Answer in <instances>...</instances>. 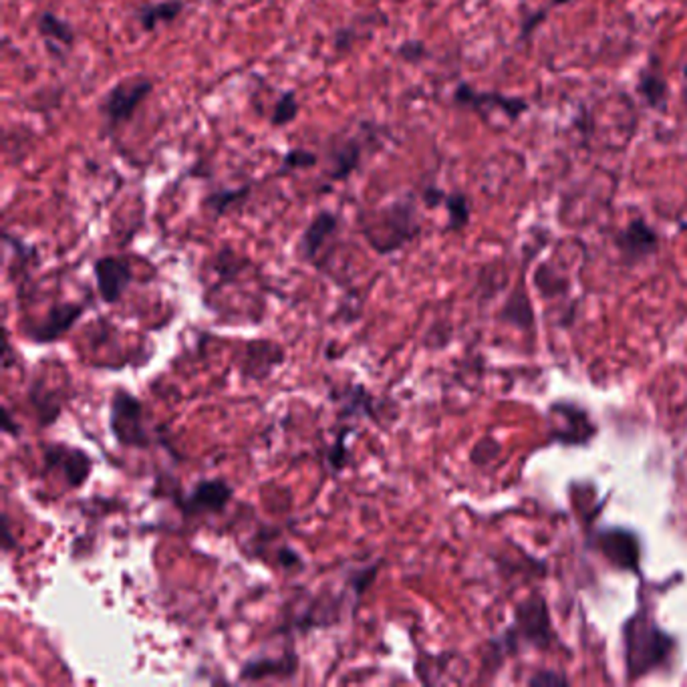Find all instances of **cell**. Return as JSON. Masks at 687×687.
<instances>
[{
    "label": "cell",
    "mask_w": 687,
    "mask_h": 687,
    "mask_svg": "<svg viewBox=\"0 0 687 687\" xmlns=\"http://www.w3.org/2000/svg\"><path fill=\"white\" fill-rule=\"evenodd\" d=\"M674 649V637L666 633L647 611L635 613L623 625V655L629 679H641L663 667Z\"/></svg>",
    "instance_id": "cell-1"
},
{
    "label": "cell",
    "mask_w": 687,
    "mask_h": 687,
    "mask_svg": "<svg viewBox=\"0 0 687 687\" xmlns=\"http://www.w3.org/2000/svg\"><path fill=\"white\" fill-rule=\"evenodd\" d=\"M420 230L421 224L410 198L395 199L371 214H361V233L371 249L379 254L399 250L411 242Z\"/></svg>",
    "instance_id": "cell-2"
},
{
    "label": "cell",
    "mask_w": 687,
    "mask_h": 687,
    "mask_svg": "<svg viewBox=\"0 0 687 687\" xmlns=\"http://www.w3.org/2000/svg\"><path fill=\"white\" fill-rule=\"evenodd\" d=\"M154 93V81L148 75H127L103 95L99 103V115L107 131H117L119 127L130 123L138 109Z\"/></svg>",
    "instance_id": "cell-3"
},
{
    "label": "cell",
    "mask_w": 687,
    "mask_h": 687,
    "mask_svg": "<svg viewBox=\"0 0 687 687\" xmlns=\"http://www.w3.org/2000/svg\"><path fill=\"white\" fill-rule=\"evenodd\" d=\"M506 639H502L506 651H514L518 641L537 649H547L555 641V631L550 625V615L547 601L539 595H532L516 606L514 627L506 631Z\"/></svg>",
    "instance_id": "cell-4"
},
{
    "label": "cell",
    "mask_w": 687,
    "mask_h": 687,
    "mask_svg": "<svg viewBox=\"0 0 687 687\" xmlns=\"http://www.w3.org/2000/svg\"><path fill=\"white\" fill-rule=\"evenodd\" d=\"M452 99L458 107L472 109L482 117L488 115L490 109H498L506 117L513 119V122H516L518 117L529 111V101L524 98H510V95H502V93L476 91L470 83H460L455 87Z\"/></svg>",
    "instance_id": "cell-5"
},
{
    "label": "cell",
    "mask_w": 687,
    "mask_h": 687,
    "mask_svg": "<svg viewBox=\"0 0 687 687\" xmlns=\"http://www.w3.org/2000/svg\"><path fill=\"white\" fill-rule=\"evenodd\" d=\"M111 431L119 444L140 447L148 444L141 403L125 391H117L111 403Z\"/></svg>",
    "instance_id": "cell-6"
},
{
    "label": "cell",
    "mask_w": 687,
    "mask_h": 687,
    "mask_svg": "<svg viewBox=\"0 0 687 687\" xmlns=\"http://www.w3.org/2000/svg\"><path fill=\"white\" fill-rule=\"evenodd\" d=\"M553 437L561 444L582 445L595 436V426L589 413L571 402H558L548 411Z\"/></svg>",
    "instance_id": "cell-7"
},
{
    "label": "cell",
    "mask_w": 687,
    "mask_h": 687,
    "mask_svg": "<svg viewBox=\"0 0 687 687\" xmlns=\"http://www.w3.org/2000/svg\"><path fill=\"white\" fill-rule=\"evenodd\" d=\"M615 246H617L621 259L627 265H635V262H641L657 252L659 234L643 218H633L625 228L615 234Z\"/></svg>",
    "instance_id": "cell-8"
},
{
    "label": "cell",
    "mask_w": 687,
    "mask_h": 687,
    "mask_svg": "<svg viewBox=\"0 0 687 687\" xmlns=\"http://www.w3.org/2000/svg\"><path fill=\"white\" fill-rule=\"evenodd\" d=\"M595 545L605 555L606 561L617 566V569L633 572L639 571L641 547H639V539L631 530L606 529L597 534Z\"/></svg>",
    "instance_id": "cell-9"
},
{
    "label": "cell",
    "mask_w": 687,
    "mask_h": 687,
    "mask_svg": "<svg viewBox=\"0 0 687 687\" xmlns=\"http://www.w3.org/2000/svg\"><path fill=\"white\" fill-rule=\"evenodd\" d=\"M95 278L101 299L106 302H117L131 283V267L127 260L117 257H103L93 265Z\"/></svg>",
    "instance_id": "cell-10"
},
{
    "label": "cell",
    "mask_w": 687,
    "mask_h": 687,
    "mask_svg": "<svg viewBox=\"0 0 687 687\" xmlns=\"http://www.w3.org/2000/svg\"><path fill=\"white\" fill-rule=\"evenodd\" d=\"M233 498V488L224 480H204L191 490L186 500H182V508L186 514L198 513H220Z\"/></svg>",
    "instance_id": "cell-11"
},
{
    "label": "cell",
    "mask_w": 687,
    "mask_h": 687,
    "mask_svg": "<svg viewBox=\"0 0 687 687\" xmlns=\"http://www.w3.org/2000/svg\"><path fill=\"white\" fill-rule=\"evenodd\" d=\"M365 143L359 138H339L329 151L331 167L325 172L329 182H343L359 170L363 162Z\"/></svg>",
    "instance_id": "cell-12"
},
{
    "label": "cell",
    "mask_w": 687,
    "mask_h": 687,
    "mask_svg": "<svg viewBox=\"0 0 687 687\" xmlns=\"http://www.w3.org/2000/svg\"><path fill=\"white\" fill-rule=\"evenodd\" d=\"M37 30L38 35L49 49L51 57L63 61L61 51H57V45L63 47V49H71L77 41V30L71 25L67 19H61L59 14H55L53 11H45L38 14L37 19Z\"/></svg>",
    "instance_id": "cell-13"
},
{
    "label": "cell",
    "mask_w": 687,
    "mask_h": 687,
    "mask_svg": "<svg viewBox=\"0 0 687 687\" xmlns=\"http://www.w3.org/2000/svg\"><path fill=\"white\" fill-rule=\"evenodd\" d=\"M337 228H339L337 214H333L329 210L318 212L315 218L309 222V226L301 238V252L302 257H305V260L317 262L318 252H321L325 242L337 233Z\"/></svg>",
    "instance_id": "cell-14"
},
{
    "label": "cell",
    "mask_w": 687,
    "mask_h": 687,
    "mask_svg": "<svg viewBox=\"0 0 687 687\" xmlns=\"http://www.w3.org/2000/svg\"><path fill=\"white\" fill-rule=\"evenodd\" d=\"M83 305H55L49 315L43 323H38L37 327L30 329V339H35L37 343H49L59 339L63 333L69 331L71 327L75 325V321L83 313Z\"/></svg>",
    "instance_id": "cell-15"
},
{
    "label": "cell",
    "mask_w": 687,
    "mask_h": 687,
    "mask_svg": "<svg viewBox=\"0 0 687 687\" xmlns=\"http://www.w3.org/2000/svg\"><path fill=\"white\" fill-rule=\"evenodd\" d=\"M186 0H159V3H141L135 9V21L143 33H154L159 25H172L182 17Z\"/></svg>",
    "instance_id": "cell-16"
},
{
    "label": "cell",
    "mask_w": 687,
    "mask_h": 687,
    "mask_svg": "<svg viewBox=\"0 0 687 687\" xmlns=\"http://www.w3.org/2000/svg\"><path fill=\"white\" fill-rule=\"evenodd\" d=\"M637 93L641 95L647 106L653 109H663L667 103L669 87L666 77L661 75V69L657 65V59L651 57V61L639 71L637 75Z\"/></svg>",
    "instance_id": "cell-17"
},
{
    "label": "cell",
    "mask_w": 687,
    "mask_h": 687,
    "mask_svg": "<svg viewBox=\"0 0 687 687\" xmlns=\"http://www.w3.org/2000/svg\"><path fill=\"white\" fill-rule=\"evenodd\" d=\"M297 669L294 653H286L281 659H250L241 669L242 679H265L268 675H293Z\"/></svg>",
    "instance_id": "cell-18"
},
{
    "label": "cell",
    "mask_w": 687,
    "mask_h": 687,
    "mask_svg": "<svg viewBox=\"0 0 687 687\" xmlns=\"http://www.w3.org/2000/svg\"><path fill=\"white\" fill-rule=\"evenodd\" d=\"M250 194H252V183H244V186L228 188V190H216L204 198V208L212 212L214 218H222V216L228 214L233 208L244 204L246 199L250 198Z\"/></svg>",
    "instance_id": "cell-19"
},
{
    "label": "cell",
    "mask_w": 687,
    "mask_h": 687,
    "mask_svg": "<svg viewBox=\"0 0 687 687\" xmlns=\"http://www.w3.org/2000/svg\"><path fill=\"white\" fill-rule=\"evenodd\" d=\"M502 318L521 327V329H529L532 325V307L529 297H526V291H522V286H518L513 293V297L508 299L505 310H502Z\"/></svg>",
    "instance_id": "cell-20"
},
{
    "label": "cell",
    "mask_w": 687,
    "mask_h": 687,
    "mask_svg": "<svg viewBox=\"0 0 687 687\" xmlns=\"http://www.w3.org/2000/svg\"><path fill=\"white\" fill-rule=\"evenodd\" d=\"M61 454L63 468H65V474L69 478L71 486H81L85 482V478L89 476L91 470V460L87 458L83 452L79 450H69V447H55Z\"/></svg>",
    "instance_id": "cell-21"
},
{
    "label": "cell",
    "mask_w": 687,
    "mask_h": 687,
    "mask_svg": "<svg viewBox=\"0 0 687 687\" xmlns=\"http://www.w3.org/2000/svg\"><path fill=\"white\" fill-rule=\"evenodd\" d=\"M444 206L447 210V230H452V233H460V230H464L470 222V214H472L466 194H462V191H452V194L445 196Z\"/></svg>",
    "instance_id": "cell-22"
},
{
    "label": "cell",
    "mask_w": 687,
    "mask_h": 687,
    "mask_svg": "<svg viewBox=\"0 0 687 687\" xmlns=\"http://www.w3.org/2000/svg\"><path fill=\"white\" fill-rule=\"evenodd\" d=\"M299 111H301V106H299L297 93L293 89L283 91L275 101L273 114H270V125L276 127V130H281V127H286L299 117Z\"/></svg>",
    "instance_id": "cell-23"
},
{
    "label": "cell",
    "mask_w": 687,
    "mask_h": 687,
    "mask_svg": "<svg viewBox=\"0 0 687 687\" xmlns=\"http://www.w3.org/2000/svg\"><path fill=\"white\" fill-rule=\"evenodd\" d=\"M317 165H318V156L315 151L294 148L284 154L278 175L289 174V172H299V170H310V167H317Z\"/></svg>",
    "instance_id": "cell-24"
},
{
    "label": "cell",
    "mask_w": 687,
    "mask_h": 687,
    "mask_svg": "<svg viewBox=\"0 0 687 687\" xmlns=\"http://www.w3.org/2000/svg\"><path fill=\"white\" fill-rule=\"evenodd\" d=\"M395 55L407 65H418V63L429 57V51L426 43L420 41V38H407V41L397 45Z\"/></svg>",
    "instance_id": "cell-25"
},
{
    "label": "cell",
    "mask_w": 687,
    "mask_h": 687,
    "mask_svg": "<svg viewBox=\"0 0 687 687\" xmlns=\"http://www.w3.org/2000/svg\"><path fill=\"white\" fill-rule=\"evenodd\" d=\"M345 437H347V431H343V434L337 437V442L333 444L331 452H329V464L333 466L335 472H341L343 468L347 466V458H349V452H347V444H345Z\"/></svg>",
    "instance_id": "cell-26"
},
{
    "label": "cell",
    "mask_w": 687,
    "mask_h": 687,
    "mask_svg": "<svg viewBox=\"0 0 687 687\" xmlns=\"http://www.w3.org/2000/svg\"><path fill=\"white\" fill-rule=\"evenodd\" d=\"M357 41V29L353 25L349 27H343L339 29L337 33H335V51L337 53H347L353 49V45Z\"/></svg>",
    "instance_id": "cell-27"
},
{
    "label": "cell",
    "mask_w": 687,
    "mask_h": 687,
    "mask_svg": "<svg viewBox=\"0 0 687 687\" xmlns=\"http://www.w3.org/2000/svg\"><path fill=\"white\" fill-rule=\"evenodd\" d=\"M545 19H547V9L537 11V13H532V14H526V19L522 22V29H521V38H522V41H524V38H530V35L534 33V30H537L539 25H542V22H545Z\"/></svg>",
    "instance_id": "cell-28"
},
{
    "label": "cell",
    "mask_w": 687,
    "mask_h": 687,
    "mask_svg": "<svg viewBox=\"0 0 687 687\" xmlns=\"http://www.w3.org/2000/svg\"><path fill=\"white\" fill-rule=\"evenodd\" d=\"M530 685H556V683H569V677L558 675L556 671H539L537 675L529 679Z\"/></svg>",
    "instance_id": "cell-29"
},
{
    "label": "cell",
    "mask_w": 687,
    "mask_h": 687,
    "mask_svg": "<svg viewBox=\"0 0 687 687\" xmlns=\"http://www.w3.org/2000/svg\"><path fill=\"white\" fill-rule=\"evenodd\" d=\"M445 196H447V191H444L442 188H437V186H428L426 190L421 191V199H423V204H426L428 208L444 206Z\"/></svg>",
    "instance_id": "cell-30"
},
{
    "label": "cell",
    "mask_w": 687,
    "mask_h": 687,
    "mask_svg": "<svg viewBox=\"0 0 687 687\" xmlns=\"http://www.w3.org/2000/svg\"><path fill=\"white\" fill-rule=\"evenodd\" d=\"M278 561H281L283 566H286V569H294V566H302V561L301 556L294 553V550L291 548H281V553H278Z\"/></svg>",
    "instance_id": "cell-31"
},
{
    "label": "cell",
    "mask_w": 687,
    "mask_h": 687,
    "mask_svg": "<svg viewBox=\"0 0 687 687\" xmlns=\"http://www.w3.org/2000/svg\"><path fill=\"white\" fill-rule=\"evenodd\" d=\"M4 431H6V434H19V431H14L13 429V423H11V413L9 411H6L4 410Z\"/></svg>",
    "instance_id": "cell-32"
},
{
    "label": "cell",
    "mask_w": 687,
    "mask_h": 687,
    "mask_svg": "<svg viewBox=\"0 0 687 687\" xmlns=\"http://www.w3.org/2000/svg\"><path fill=\"white\" fill-rule=\"evenodd\" d=\"M569 3H574V0H550V4L553 6H563V4H569Z\"/></svg>",
    "instance_id": "cell-33"
},
{
    "label": "cell",
    "mask_w": 687,
    "mask_h": 687,
    "mask_svg": "<svg viewBox=\"0 0 687 687\" xmlns=\"http://www.w3.org/2000/svg\"><path fill=\"white\" fill-rule=\"evenodd\" d=\"M394 3H397V4H402V3H407V0H394Z\"/></svg>",
    "instance_id": "cell-34"
}]
</instances>
